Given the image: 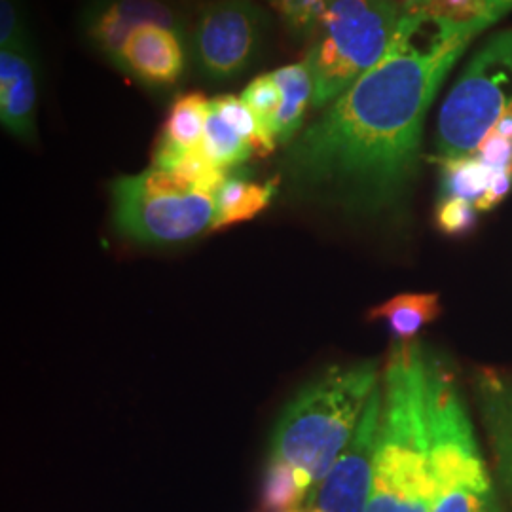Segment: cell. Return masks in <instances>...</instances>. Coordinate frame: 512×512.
<instances>
[{
  "mask_svg": "<svg viewBox=\"0 0 512 512\" xmlns=\"http://www.w3.org/2000/svg\"><path fill=\"white\" fill-rule=\"evenodd\" d=\"M471 42L403 10L389 54L289 145L279 179L294 198L353 219L404 213L427 114Z\"/></svg>",
  "mask_w": 512,
  "mask_h": 512,
  "instance_id": "6da1fadb",
  "label": "cell"
},
{
  "mask_svg": "<svg viewBox=\"0 0 512 512\" xmlns=\"http://www.w3.org/2000/svg\"><path fill=\"white\" fill-rule=\"evenodd\" d=\"M439 363V353L421 342L389 351L366 512H433L450 486L486 469L463 399L433 406Z\"/></svg>",
  "mask_w": 512,
  "mask_h": 512,
  "instance_id": "7a4b0ae2",
  "label": "cell"
},
{
  "mask_svg": "<svg viewBox=\"0 0 512 512\" xmlns=\"http://www.w3.org/2000/svg\"><path fill=\"white\" fill-rule=\"evenodd\" d=\"M378 385L374 361L329 368L283 410L272 439V456L306 473L313 486L323 482L348 446Z\"/></svg>",
  "mask_w": 512,
  "mask_h": 512,
  "instance_id": "3957f363",
  "label": "cell"
},
{
  "mask_svg": "<svg viewBox=\"0 0 512 512\" xmlns=\"http://www.w3.org/2000/svg\"><path fill=\"white\" fill-rule=\"evenodd\" d=\"M401 18L397 0H329L304 59L315 109H327L389 54Z\"/></svg>",
  "mask_w": 512,
  "mask_h": 512,
  "instance_id": "277c9868",
  "label": "cell"
},
{
  "mask_svg": "<svg viewBox=\"0 0 512 512\" xmlns=\"http://www.w3.org/2000/svg\"><path fill=\"white\" fill-rule=\"evenodd\" d=\"M110 200L118 234L143 245L192 241L211 230L217 217V196L160 167L114 179Z\"/></svg>",
  "mask_w": 512,
  "mask_h": 512,
  "instance_id": "5b68a950",
  "label": "cell"
},
{
  "mask_svg": "<svg viewBox=\"0 0 512 512\" xmlns=\"http://www.w3.org/2000/svg\"><path fill=\"white\" fill-rule=\"evenodd\" d=\"M512 109V29L497 31L467 61L437 116L435 156H475L482 139Z\"/></svg>",
  "mask_w": 512,
  "mask_h": 512,
  "instance_id": "8992f818",
  "label": "cell"
},
{
  "mask_svg": "<svg viewBox=\"0 0 512 512\" xmlns=\"http://www.w3.org/2000/svg\"><path fill=\"white\" fill-rule=\"evenodd\" d=\"M266 31L268 16L253 0H211L192 27V65L209 82H232L255 65Z\"/></svg>",
  "mask_w": 512,
  "mask_h": 512,
  "instance_id": "52a82bcc",
  "label": "cell"
},
{
  "mask_svg": "<svg viewBox=\"0 0 512 512\" xmlns=\"http://www.w3.org/2000/svg\"><path fill=\"white\" fill-rule=\"evenodd\" d=\"M382 418V387L378 385L353 431L348 446L332 465L317 495L323 512H366L374 480V461Z\"/></svg>",
  "mask_w": 512,
  "mask_h": 512,
  "instance_id": "ba28073f",
  "label": "cell"
},
{
  "mask_svg": "<svg viewBox=\"0 0 512 512\" xmlns=\"http://www.w3.org/2000/svg\"><path fill=\"white\" fill-rule=\"evenodd\" d=\"M145 25L184 33V18L165 0H90L78 16V31L93 52L120 67L128 38Z\"/></svg>",
  "mask_w": 512,
  "mask_h": 512,
  "instance_id": "9c48e42d",
  "label": "cell"
},
{
  "mask_svg": "<svg viewBox=\"0 0 512 512\" xmlns=\"http://www.w3.org/2000/svg\"><path fill=\"white\" fill-rule=\"evenodd\" d=\"M186 65L184 33L162 25H145L128 38L118 71L147 90L167 92L181 84Z\"/></svg>",
  "mask_w": 512,
  "mask_h": 512,
  "instance_id": "30bf717a",
  "label": "cell"
},
{
  "mask_svg": "<svg viewBox=\"0 0 512 512\" xmlns=\"http://www.w3.org/2000/svg\"><path fill=\"white\" fill-rule=\"evenodd\" d=\"M38 54L0 50V124L21 143H37Z\"/></svg>",
  "mask_w": 512,
  "mask_h": 512,
  "instance_id": "8fae6325",
  "label": "cell"
},
{
  "mask_svg": "<svg viewBox=\"0 0 512 512\" xmlns=\"http://www.w3.org/2000/svg\"><path fill=\"white\" fill-rule=\"evenodd\" d=\"M475 397L494 448L497 475L512 505V376L490 368L478 370Z\"/></svg>",
  "mask_w": 512,
  "mask_h": 512,
  "instance_id": "7c38bea8",
  "label": "cell"
},
{
  "mask_svg": "<svg viewBox=\"0 0 512 512\" xmlns=\"http://www.w3.org/2000/svg\"><path fill=\"white\" fill-rule=\"evenodd\" d=\"M403 10L420 14L444 29L475 40L512 12V0H412Z\"/></svg>",
  "mask_w": 512,
  "mask_h": 512,
  "instance_id": "4fadbf2b",
  "label": "cell"
},
{
  "mask_svg": "<svg viewBox=\"0 0 512 512\" xmlns=\"http://www.w3.org/2000/svg\"><path fill=\"white\" fill-rule=\"evenodd\" d=\"M281 179L256 183L245 171H230L217 192V217L211 230H224L255 219L270 207Z\"/></svg>",
  "mask_w": 512,
  "mask_h": 512,
  "instance_id": "5bb4252c",
  "label": "cell"
},
{
  "mask_svg": "<svg viewBox=\"0 0 512 512\" xmlns=\"http://www.w3.org/2000/svg\"><path fill=\"white\" fill-rule=\"evenodd\" d=\"M272 74L281 93V107L275 120V141L291 145L302 129L306 112L313 105V76L306 61L279 67Z\"/></svg>",
  "mask_w": 512,
  "mask_h": 512,
  "instance_id": "9a60e30c",
  "label": "cell"
},
{
  "mask_svg": "<svg viewBox=\"0 0 512 512\" xmlns=\"http://www.w3.org/2000/svg\"><path fill=\"white\" fill-rule=\"evenodd\" d=\"M440 298L437 293H403L393 296L368 311V321H382L393 338L410 342L427 325L439 319Z\"/></svg>",
  "mask_w": 512,
  "mask_h": 512,
  "instance_id": "2e32d148",
  "label": "cell"
},
{
  "mask_svg": "<svg viewBox=\"0 0 512 512\" xmlns=\"http://www.w3.org/2000/svg\"><path fill=\"white\" fill-rule=\"evenodd\" d=\"M211 99L203 92L179 93L167 110L156 143L177 150L202 148L203 131L209 118Z\"/></svg>",
  "mask_w": 512,
  "mask_h": 512,
  "instance_id": "e0dca14e",
  "label": "cell"
},
{
  "mask_svg": "<svg viewBox=\"0 0 512 512\" xmlns=\"http://www.w3.org/2000/svg\"><path fill=\"white\" fill-rule=\"evenodd\" d=\"M313 486L310 476L296 469L285 459H270L262 492H260V503L266 511H293L296 505L302 503L304 495L308 494Z\"/></svg>",
  "mask_w": 512,
  "mask_h": 512,
  "instance_id": "ac0fdd59",
  "label": "cell"
},
{
  "mask_svg": "<svg viewBox=\"0 0 512 512\" xmlns=\"http://www.w3.org/2000/svg\"><path fill=\"white\" fill-rule=\"evenodd\" d=\"M440 169L439 198H459L478 205L492 179L488 169L476 156L433 160Z\"/></svg>",
  "mask_w": 512,
  "mask_h": 512,
  "instance_id": "d6986e66",
  "label": "cell"
},
{
  "mask_svg": "<svg viewBox=\"0 0 512 512\" xmlns=\"http://www.w3.org/2000/svg\"><path fill=\"white\" fill-rule=\"evenodd\" d=\"M202 150L211 162H215L224 171H234L251 156H255V150L239 135L238 129L213 107L209 109V118L203 131Z\"/></svg>",
  "mask_w": 512,
  "mask_h": 512,
  "instance_id": "ffe728a7",
  "label": "cell"
},
{
  "mask_svg": "<svg viewBox=\"0 0 512 512\" xmlns=\"http://www.w3.org/2000/svg\"><path fill=\"white\" fill-rule=\"evenodd\" d=\"M433 512H503L488 469L450 486L440 495Z\"/></svg>",
  "mask_w": 512,
  "mask_h": 512,
  "instance_id": "44dd1931",
  "label": "cell"
},
{
  "mask_svg": "<svg viewBox=\"0 0 512 512\" xmlns=\"http://www.w3.org/2000/svg\"><path fill=\"white\" fill-rule=\"evenodd\" d=\"M243 103L253 112L264 139L277 147L275 141V120L281 107V93L275 84L274 74H258L241 93Z\"/></svg>",
  "mask_w": 512,
  "mask_h": 512,
  "instance_id": "7402d4cb",
  "label": "cell"
},
{
  "mask_svg": "<svg viewBox=\"0 0 512 512\" xmlns=\"http://www.w3.org/2000/svg\"><path fill=\"white\" fill-rule=\"evenodd\" d=\"M211 107L238 129L239 135L255 150V156L264 158L274 152V145L264 139L253 112L243 103L241 97L234 93H220L211 99Z\"/></svg>",
  "mask_w": 512,
  "mask_h": 512,
  "instance_id": "603a6c76",
  "label": "cell"
},
{
  "mask_svg": "<svg viewBox=\"0 0 512 512\" xmlns=\"http://www.w3.org/2000/svg\"><path fill=\"white\" fill-rule=\"evenodd\" d=\"M0 48L38 54L23 0H0Z\"/></svg>",
  "mask_w": 512,
  "mask_h": 512,
  "instance_id": "cb8c5ba5",
  "label": "cell"
},
{
  "mask_svg": "<svg viewBox=\"0 0 512 512\" xmlns=\"http://www.w3.org/2000/svg\"><path fill=\"white\" fill-rule=\"evenodd\" d=\"M285 29L296 38H311L329 0H270Z\"/></svg>",
  "mask_w": 512,
  "mask_h": 512,
  "instance_id": "d4e9b609",
  "label": "cell"
},
{
  "mask_svg": "<svg viewBox=\"0 0 512 512\" xmlns=\"http://www.w3.org/2000/svg\"><path fill=\"white\" fill-rule=\"evenodd\" d=\"M475 203L459 198H439L435 209V226L450 238H463L471 234L478 224Z\"/></svg>",
  "mask_w": 512,
  "mask_h": 512,
  "instance_id": "484cf974",
  "label": "cell"
},
{
  "mask_svg": "<svg viewBox=\"0 0 512 512\" xmlns=\"http://www.w3.org/2000/svg\"><path fill=\"white\" fill-rule=\"evenodd\" d=\"M476 158L492 171L512 173V139L492 129L475 152Z\"/></svg>",
  "mask_w": 512,
  "mask_h": 512,
  "instance_id": "4316f807",
  "label": "cell"
},
{
  "mask_svg": "<svg viewBox=\"0 0 512 512\" xmlns=\"http://www.w3.org/2000/svg\"><path fill=\"white\" fill-rule=\"evenodd\" d=\"M512 192V173L507 171H492V179L488 184V190L484 198L476 205L480 213L492 211L499 203L503 202Z\"/></svg>",
  "mask_w": 512,
  "mask_h": 512,
  "instance_id": "83f0119b",
  "label": "cell"
},
{
  "mask_svg": "<svg viewBox=\"0 0 512 512\" xmlns=\"http://www.w3.org/2000/svg\"><path fill=\"white\" fill-rule=\"evenodd\" d=\"M494 129L495 131H499L501 135H505V137L512 139V109L501 116V120L495 124Z\"/></svg>",
  "mask_w": 512,
  "mask_h": 512,
  "instance_id": "f1b7e54d",
  "label": "cell"
},
{
  "mask_svg": "<svg viewBox=\"0 0 512 512\" xmlns=\"http://www.w3.org/2000/svg\"><path fill=\"white\" fill-rule=\"evenodd\" d=\"M397 2H401V4H406V2H412V0H397Z\"/></svg>",
  "mask_w": 512,
  "mask_h": 512,
  "instance_id": "f546056e",
  "label": "cell"
},
{
  "mask_svg": "<svg viewBox=\"0 0 512 512\" xmlns=\"http://www.w3.org/2000/svg\"><path fill=\"white\" fill-rule=\"evenodd\" d=\"M310 512H323V511H321V509H317V507H315V509H311Z\"/></svg>",
  "mask_w": 512,
  "mask_h": 512,
  "instance_id": "4dcf8cb0",
  "label": "cell"
},
{
  "mask_svg": "<svg viewBox=\"0 0 512 512\" xmlns=\"http://www.w3.org/2000/svg\"><path fill=\"white\" fill-rule=\"evenodd\" d=\"M285 512H298V511H285Z\"/></svg>",
  "mask_w": 512,
  "mask_h": 512,
  "instance_id": "1f68e13d",
  "label": "cell"
}]
</instances>
